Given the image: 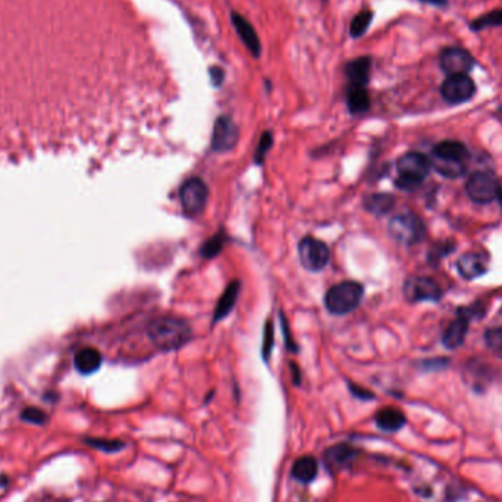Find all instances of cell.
Returning <instances> with one entry per match:
<instances>
[{"label": "cell", "mask_w": 502, "mask_h": 502, "mask_svg": "<svg viewBox=\"0 0 502 502\" xmlns=\"http://www.w3.org/2000/svg\"><path fill=\"white\" fill-rule=\"evenodd\" d=\"M432 166L435 169L448 178H457L462 177L464 174V163H452V162H444V160H432Z\"/></svg>", "instance_id": "cell-27"}, {"label": "cell", "mask_w": 502, "mask_h": 502, "mask_svg": "<svg viewBox=\"0 0 502 502\" xmlns=\"http://www.w3.org/2000/svg\"><path fill=\"white\" fill-rule=\"evenodd\" d=\"M420 2L436 6V8H445L448 5V0H420Z\"/></svg>", "instance_id": "cell-36"}, {"label": "cell", "mask_w": 502, "mask_h": 502, "mask_svg": "<svg viewBox=\"0 0 502 502\" xmlns=\"http://www.w3.org/2000/svg\"><path fill=\"white\" fill-rule=\"evenodd\" d=\"M498 199H499V201H501V206H502V186L499 188V191H498Z\"/></svg>", "instance_id": "cell-38"}, {"label": "cell", "mask_w": 502, "mask_h": 502, "mask_svg": "<svg viewBox=\"0 0 502 502\" xmlns=\"http://www.w3.org/2000/svg\"><path fill=\"white\" fill-rule=\"evenodd\" d=\"M489 27H502V9H495L479 16L470 24L472 31H480Z\"/></svg>", "instance_id": "cell-25"}, {"label": "cell", "mask_w": 502, "mask_h": 502, "mask_svg": "<svg viewBox=\"0 0 502 502\" xmlns=\"http://www.w3.org/2000/svg\"><path fill=\"white\" fill-rule=\"evenodd\" d=\"M470 319L462 311H457V319L445 329L442 335V342L447 348L454 350L457 347L462 345L466 340V335L469 330Z\"/></svg>", "instance_id": "cell-17"}, {"label": "cell", "mask_w": 502, "mask_h": 502, "mask_svg": "<svg viewBox=\"0 0 502 502\" xmlns=\"http://www.w3.org/2000/svg\"><path fill=\"white\" fill-rule=\"evenodd\" d=\"M281 319H282V330H284V337H285V341H286V348L289 350V351H297V347H296V344L294 342H292V340H291V332H289V329H288V323H286V320L284 319V316H281Z\"/></svg>", "instance_id": "cell-35"}, {"label": "cell", "mask_w": 502, "mask_h": 502, "mask_svg": "<svg viewBox=\"0 0 502 502\" xmlns=\"http://www.w3.org/2000/svg\"><path fill=\"white\" fill-rule=\"evenodd\" d=\"M347 108L352 115H362L370 109V97L366 87L347 86Z\"/></svg>", "instance_id": "cell-21"}, {"label": "cell", "mask_w": 502, "mask_h": 502, "mask_svg": "<svg viewBox=\"0 0 502 502\" xmlns=\"http://www.w3.org/2000/svg\"><path fill=\"white\" fill-rule=\"evenodd\" d=\"M469 157V150L463 143L447 140L436 144L433 147V159L452 162V163H464Z\"/></svg>", "instance_id": "cell-16"}, {"label": "cell", "mask_w": 502, "mask_h": 502, "mask_svg": "<svg viewBox=\"0 0 502 502\" xmlns=\"http://www.w3.org/2000/svg\"><path fill=\"white\" fill-rule=\"evenodd\" d=\"M485 340L488 345L496 351H502V326L492 328L486 330Z\"/></svg>", "instance_id": "cell-32"}, {"label": "cell", "mask_w": 502, "mask_h": 502, "mask_svg": "<svg viewBox=\"0 0 502 502\" xmlns=\"http://www.w3.org/2000/svg\"><path fill=\"white\" fill-rule=\"evenodd\" d=\"M208 75H211L212 84L215 87H221L225 81V71L221 67H211V69H208Z\"/></svg>", "instance_id": "cell-34"}, {"label": "cell", "mask_w": 502, "mask_h": 502, "mask_svg": "<svg viewBox=\"0 0 502 502\" xmlns=\"http://www.w3.org/2000/svg\"><path fill=\"white\" fill-rule=\"evenodd\" d=\"M372 21H373V12L370 9H364L360 13L355 15L351 21V26H350L351 37L359 38V37L364 35L372 24Z\"/></svg>", "instance_id": "cell-24"}, {"label": "cell", "mask_w": 502, "mask_h": 502, "mask_svg": "<svg viewBox=\"0 0 502 502\" xmlns=\"http://www.w3.org/2000/svg\"><path fill=\"white\" fill-rule=\"evenodd\" d=\"M376 426H378L381 430L388 432V433H394L398 432L404 428L406 425V415L401 410L394 408V407H386L382 408L381 411H378L374 417Z\"/></svg>", "instance_id": "cell-18"}, {"label": "cell", "mask_w": 502, "mask_h": 502, "mask_svg": "<svg viewBox=\"0 0 502 502\" xmlns=\"http://www.w3.org/2000/svg\"><path fill=\"white\" fill-rule=\"evenodd\" d=\"M441 94L451 104H462L476 94V84L466 74L448 75L441 86Z\"/></svg>", "instance_id": "cell-8"}, {"label": "cell", "mask_w": 502, "mask_h": 502, "mask_svg": "<svg viewBox=\"0 0 502 502\" xmlns=\"http://www.w3.org/2000/svg\"><path fill=\"white\" fill-rule=\"evenodd\" d=\"M21 418L28 423H34V425H43L48 420V417L43 411L38 410V408H31V407L26 408L23 413H21Z\"/></svg>", "instance_id": "cell-31"}, {"label": "cell", "mask_w": 502, "mask_h": 502, "mask_svg": "<svg viewBox=\"0 0 502 502\" xmlns=\"http://www.w3.org/2000/svg\"><path fill=\"white\" fill-rule=\"evenodd\" d=\"M147 335L153 345L162 351L178 350L190 342L193 338L190 325L182 319L172 316L155 319L147 328Z\"/></svg>", "instance_id": "cell-1"}, {"label": "cell", "mask_w": 502, "mask_h": 502, "mask_svg": "<svg viewBox=\"0 0 502 502\" xmlns=\"http://www.w3.org/2000/svg\"><path fill=\"white\" fill-rule=\"evenodd\" d=\"M400 177L396 178V186L404 191H413L420 186L422 181L429 175L432 162L422 153L410 152L403 155L396 162Z\"/></svg>", "instance_id": "cell-3"}, {"label": "cell", "mask_w": 502, "mask_h": 502, "mask_svg": "<svg viewBox=\"0 0 502 502\" xmlns=\"http://www.w3.org/2000/svg\"><path fill=\"white\" fill-rule=\"evenodd\" d=\"M272 144H274V137H272V134H270L269 131H267V133H263L262 137H260V140H259L256 153H255V162H256L257 164H260V163L264 162V156H266V153L270 150Z\"/></svg>", "instance_id": "cell-28"}, {"label": "cell", "mask_w": 502, "mask_h": 502, "mask_svg": "<svg viewBox=\"0 0 502 502\" xmlns=\"http://www.w3.org/2000/svg\"><path fill=\"white\" fill-rule=\"evenodd\" d=\"M389 235L403 245H414L426 235L423 221L413 213H401L394 216L388 225Z\"/></svg>", "instance_id": "cell-4"}, {"label": "cell", "mask_w": 502, "mask_h": 502, "mask_svg": "<svg viewBox=\"0 0 502 502\" xmlns=\"http://www.w3.org/2000/svg\"><path fill=\"white\" fill-rule=\"evenodd\" d=\"M225 242H226V237H225V234L221 231V233L215 234L212 238H208V240L201 245L200 253H201V256L206 257V259L216 257V256L221 253V251H222Z\"/></svg>", "instance_id": "cell-26"}, {"label": "cell", "mask_w": 502, "mask_h": 502, "mask_svg": "<svg viewBox=\"0 0 502 502\" xmlns=\"http://www.w3.org/2000/svg\"><path fill=\"white\" fill-rule=\"evenodd\" d=\"M90 447L101 450L104 452H116L121 451L125 445L119 441H109V439H87L86 441Z\"/></svg>", "instance_id": "cell-29"}, {"label": "cell", "mask_w": 502, "mask_h": 502, "mask_svg": "<svg viewBox=\"0 0 502 502\" xmlns=\"http://www.w3.org/2000/svg\"><path fill=\"white\" fill-rule=\"evenodd\" d=\"M457 269L463 278L474 279L486 274L488 262L486 257L480 253H466L458 259Z\"/></svg>", "instance_id": "cell-15"}, {"label": "cell", "mask_w": 502, "mask_h": 502, "mask_svg": "<svg viewBox=\"0 0 502 502\" xmlns=\"http://www.w3.org/2000/svg\"><path fill=\"white\" fill-rule=\"evenodd\" d=\"M466 190L469 197L480 204L491 203L498 197L499 186L496 179L488 172H476L470 175Z\"/></svg>", "instance_id": "cell-11"}, {"label": "cell", "mask_w": 502, "mask_h": 502, "mask_svg": "<svg viewBox=\"0 0 502 502\" xmlns=\"http://www.w3.org/2000/svg\"><path fill=\"white\" fill-rule=\"evenodd\" d=\"M373 60L370 56H362L354 60H350L344 68L348 86L367 87L372 74Z\"/></svg>", "instance_id": "cell-14"}, {"label": "cell", "mask_w": 502, "mask_h": 502, "mask_svg": "<svg viewBox=\"0 0 502 502\" xmlns=\"http://www.w3.org/2000/svg\"><path fill=\"white\" fill-rule=\"evenodd\" d=\"M231 23H233L238 37L241 38V41L248 49V52L253 55L256 59H259L262 56V43H260V38H259L255 27L251 26L241 13H238L235 11L231 12Z\"/></svg>", "instance_id": "cell-13"}, {"label": "cell", "mask_w": 502, "mask_h": 502, "mask_svg": "<svg viewBox=\"0 0 502 502\" xmlns=\"http://www.w3.org/2000/svg\"><path fill=\"white\" fill-rule=\"evenodd\" d=\"M182 212L188 218H196L203 213L208 200V188L200 178H191L182 184L179 190Z\"/></svg>", "instance_id": "cell-5"}, {"label": "cell", "mask_w": 502, "mask_h": 502, "mask_svg": "<svg viewBox=\"0 0 502 502\" xmlns=\"http://www.w3.org/2000/svg\"><path fill=\"white\" fill-rule=\"evenodd\" d=\"M364 288L355 281H344L333 285L325 297V306L332 315L342 316L357 308L363 300Z\"/></svg>", "instance_id": "cell-2"}, {"label": "cell", "mask_w": 502, "mask_h": 502, "mask_svg": "<svg viewBox=\"0 0 502 502\" xmlns=\"http://www.w3.org/2000/svg\"><path fill=\"white\" fill-rule=\"evenodd\" d=\"M359 451L350 444H338L333 445L325 451L323 463L326 469L332 473H338L347 470L355 458H357Z\"/></svg>", "instance_id": "cell-12"}, {"label": "cell", "mask_w": 502, "mask_h": 502, "mask_svg": "<svg viewBox=\"0 0 502 502\" xmlns=\"http://www.w3.org/2000/svg\"><path fill=\"white\" fill-rule=\"evenodd\" d=\"M319 472V464L315 457H301L292 466V476L301 484H310L316 479Z\"/></svg>", "instance_id": "cell-22"}, {"label": "cell", "mask_w": 502, "mask_h": 502, "mask_svg": "<svg viewBox=\"0 0 502 502\" xmlns=\"http://www.w3.org/2000/svg\"><path fill=\"white\" fill-rule=\"evenodd\" d=\"M404 297L410 303L439 301L442 297V289L426 277H411L404 284Z\"/></svg>", "instance_id": "cell-9"}, {"label": "cell", "mask_w": 502, "mask_h": 502, "mask_svg": "<svg viewBox=\"0 0 502 502\" xmlns=\"http://www.w3.org/2000/svg\"><path fill=\"white\" fill-rule=\"evenodd\" d=\"M499 111H501V112H502V106H501V108H499Z\"/></svg>", "instance_id": "cell-39"}, {"label": "cell", "mask_w": 502, "mask_h": 502, "mask_svg": "<svg viewBox=\"0 0 502 502\" xmlns=\"http://www.w3.org/2000/svg\"><path fill=\"white\" fill-rule=\"evenodd\" d=\"M299 259L307 270L320 272L330 260V250L323 241L306 237L299 244Z\"/></svg>", "instance_id": "cell-6"}, {"label": "cell", "mask_w": 502, "mask_h": 502, "mask_svg": "<svg viewBox=\"0 0 502 502\" xmlns=\"http://www.w3.org/2000/svg\"><path fill=\"white\" fill-rule=\"evenodd\" d=\"M350 391H351V394H352L354 396H357V398L364 400V401L374 398V395H373L369 389H364V388H362V386H359V385L350 384Z\"/></svg>", "instance_id": "cell-33"}, {"label": "cell", "mask_w": 502, "mask_h": 502, "mask_svg": "<svg viewBox=\"0 0 502 502\" xmlns=\"http://www.w3.org/2000/svg\"><path fill=\"white\" fill-rule=\"evenodd\" d=\"M323 2H328V0H323Z\"/></svg>", "instance_id": "cell-40"}, {"label": "cell", "mask_w": 502, "mask_h": 502, "mask_svg": "<svg viewBox=\"0 0 502 502\" xmlns=\"http://www.w3.org/2000/svg\"><path fill=\"white\" fill-rule=\"evenodd\" d=\"M474 65V57L463 48H447L439 56V67L448 75H467Z\"/></svg>", "instance_id": "cell-10"}, {"label": "cell", "mask_w": 502, "mask_h": 502, "mask_svg": "<svg viewBox=\"0 0 502 502\" xmlns=\"http://www.w3.org/2000/svg\"><path fill=\"white\" fill-rule=\"evenodd\" d=\"M291 369H292V373H294V382H296V385H299L300 384V369L294 364V363H291Z\"/></svg>", "instance_id": "cell-37"}, {"label": "cell", "mask_w": 502, "mask_h": 502, "mask_svg": "<svg viewBox=\"0 0 502 502\" xmlns=\"http://www.w3.org/2000/svg\"><path fill=\"white\" fill-rule=\"evenodd\" d=\"M240 140L238 125L231 116L222 115L215 121L212 133V150L218 153H225L233 150Z\"/></svg>", "instance_id": "cell-7"}, {"label": "cell", "mask_w": 502, "mask_h": 502, "mask_svg": "<svg viewBox=\"0 0 502 502\" xmlns=\"http://www.w3.org/2000/svg\"><path fill=\"white\" fill-rule=\"evenodd\" d=\"M395 204V197L386 193H379V194H372L364 200V207L366 211L376 216H384L388 215Z\"/></svg>", "instance_id": "cell-23"}, {"label": "cell", "mask_w": 502, "mask_h": 502, "mask_svg": "<svg viewBox=\"0 0 502 502\" xmlns=\"http://www.w3.org/2000/svg\"><path fill=\"white\" fill-rule=\"evenodd\" d=\"M272 348H274V325H272L270 320H267L266 326H264V333H263V357L264 360H267L270 357Z\"/></svg>", "instance_id": "cell-30"}, {"label": "cell", "mask_w": 502, "mask_h": 502, "mask_svg": "<svg viewBox=\"0 0 502 502\" xmlns=\"http://www.w3.org/2000/svg\"><path fill=\"white\" fill-rule=\"evenodd\" d=\"M101 363H103V357H101L100 351L96 348H91V347L78 350L75 354V359H74L75 369L81 374H91V373L97 372L100 369Z\"/></svg>", "instance_id": "cell-19"}, {"label": "cell", "mask_w": 502, "mask_h": 502, "mask_svg": "<svg viewBox=\"0 0 502 502\" xmlns=\"http://www.w3.org/2000/svg\"><path fill=\"white\" fill-rule=\"evenodd\" d=\"M241 289V284L238 281H234L229 284L225 289V292L222 294V297L219 299V303L215 307V315H213V323L221 322L222 319H225L229 313L233 311V308L237 304V299L240 294Z\"/></svg>", "instance_id": "cell-20"}]
</instances>
